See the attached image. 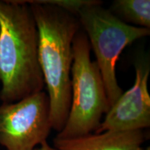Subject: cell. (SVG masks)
<instances>
[{
    "label": "cell",
    "instance_id": "6da1fadb",
    "mask_svg": "<svg viewBox=\"0 0 150 150\" xmlns=\"http://www.w3.org/2000/svg\"><path fill=\"white\" fill-rule=\"evenodd\" d=\"M35 19L38 34V61L50 102L52 128L65 126L71 102L73 40L81 29L77 17L35 0L25 1Z\"/></svg>",
    "mask_w": 150,
    "mask_h": 150
},
{
    "label": "cell",
    "instance_id": "7a4b0ae2",
    "mask_svg": "<svg viewBox=\"0 0 150 150\" xmlns=\"http://www.w3.org/2000/svg\"><path fill=\"white\" fill-rule=\"evenodd\" d=\"M38 34L25 1L0 0V99L13 103L42 91Z\"/></svg>",
    "mask_w": 150,
    "mask_h": 150
},
{
    "label": "cell",
    "instance_id": "3957f363",
    "mask_svg": "<svg viewBox=\"0 0 150 150\" xmlns=\"http://www.w3.org/2000/svg\"><path fill=\"white\" fill-rule=\"evenodd\" d=\"M71 102L65 126L56 138L72 139L94 134L110 109L106 89L91 49L81 28L73 40Z\"/></svg>",
    "mask_w": 150,
    "mask_h": 150
},
{
    "label": "cell",
    "instance_id": "277c9868",
    "mask_svg": "<svg viewBox=\"0 0 150 150\" xmlns=\"http://www.w3.org/2000/svg\"><path fill=\"white\" fill-rule=\"evenodd\" d=\"M102 4L92 0L80 9L76 17L95 54L111 106L123 93L116 77V63L122 52L134 41L149 35L150 29L125 23Z\"/></svg>",
    "mask_w": 150,
    "mask_h": 150
},
{
    "label": "cell",
    "instance_id": "5b68a950",
    "mask_svg": "<svg viewBox=\"0 0 150 150\" xmlns=\"http://www.w3.org/2000/svg\"><path fill=\"white\" fill-rule=\"evenodd\" d=\"M51 129L46 92L0 106V145L7 150H33L47 141Z\"/></svg>",
    "mask_w": 150,
    "mask_h": 150
},
{
    "label": "cell",
    "instance_id": "8992f818",
    "mask_svg": "<svg viewBox=\"0 0 150 150\" xmlns=\"http://www.w3.org/2000/svg\"><path fill=\"white\" fill-rule=\"evenodd\" d=\"M134 83L123 92L104 115L95 134L105 131H133L150 127V95L147 83L150 65L146 56L135 59Z\"/></svg>",
    "mask_w": 150,
    "mask_h": 150
},
{
    "label": "cell",
    "instance_id": "52a82bcc",
    "mask_svg": "<svg viewBox=\"0 0 150 150\" xmlns=\"http://www.w3.org/2000/svg\"><path fill=\"white\" fill-rule=\"evenodd\" d=\"M146 135L143 130L105 131L72 139L54 138L56 150H145Z\"/></svg>",
    "mask_w": 150,
    "mask_h": 150
},
{
    "label": "cell",
    "instance_id": "ba28073f",
    "mask_svg": "<svg viewBox=\"0 0 150 150\" xmlns=\"http://www.w3.org/2000/svg\"><path fill=\"white\" fill-rule=\"evenodd\" d=\"M108 10L125 23L149 29V0H115Z\"/></svg>",
    "mask_w": 150,
    "mask_h": 150
},
{
    "label": "cell",
    "instance_id": "9c48e42d",
    "mask_svg": "<svg viewBox=\"0 0 150 150\" xmlns=\"http://www.w3.org/2000/svg\"><path fill=\"white\" fill-rule=\"evenodd\" d=\"M42 4H46L60 8L77 16L79 11L84 6L88 4L92 0H35Z\"/></svg>",
    "mask_w": 150,
    "mask_h": 150
},
{
    "label": "cell",
    "instance_id": "30bf717a",
    "mask_svg": "<svg viewBox=\"0 0 150 150\" xmlns=\"http://www.w3.org/2000/svg\"><path fill=\"white\" fill-rule=\"evenodd\" d=\"M33 150H56L53 147H52L51 145H50L48 144L47 141L43 142L40 145H39L38 147H37L35 149Z\"/></svg>",
    "mask_w": 150,
    "mask_h": 150
},
{
    "label": "cell",
    "instance_id": "8fae6325",
    "mask_svg": "<svg viewBox=\"0 0 150 150\" xmlns=\"http://www.w3.org/2000/svg\"><path fill=\"white\" fill-rule=\"evenodd\" d=\"M145 150H150V148H149V147H148L147 148V149H146Z\"/></svg>",
    "mask_w": 150,
    "mask_h": 150
}]
</instances>
